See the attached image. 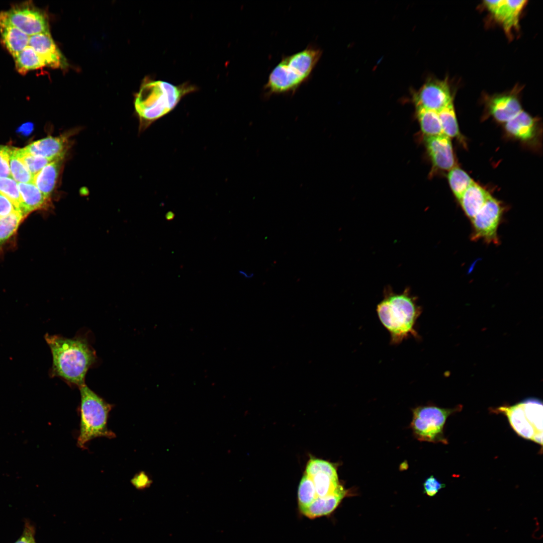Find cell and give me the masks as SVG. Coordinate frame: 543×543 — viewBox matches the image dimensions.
Masks as SVG:
<instances>
[{"mask_svg": "<svg viewBox=\"0 0 543 543\" xmlns=\"http://www.w3.org/2000/svg\"><path fill=\"white\" fill-rule=\"evenodd\" d=\"M45 339L52 355L51 377L61 378L69 386L84 385L86 373L97 358L88 338L80 334L67 338L47 334Z\"/></svg>", "mask_w": 543, "mask_h": 543, "instance_id": "obj_1", "label": "cell"}, {"mask_svg": "<svg viewBox=\"0 0 543 543\" xmlns=\"http://www.w3.org/2000/svg\"><path fill=\"white\" fill-rule=\"evenodd\" d=\"M383 300L377 306L378 317L390 335V342L398 344L410 337L418 338L416 324L422 313L417 298L406 288L400 294L390 287L384 291Z\"/></svg>", "mask_w": 543, "mask_h": 543, "instance_id": "obj_2", "label": "cell"}, {"mask_svg": "<svg viewBox=\"0 0 543 543\" xmlns=\"http://www.w3.org/2000/svg\"><path fill=\"white\" fill-rule=\"evenodd\" d=\"M197 87L184 83L174 85L162 80L148 79L142 84L135 100L141 121L148 125L171 112L186 95Z\"/></svg>", "mask_w": 543, "mask_h": 543, "instance_id": "obj_3", "label": "cell"}, {"mask_svg": "<svg viewBox=\"0 0 543 543\" xmlns=\"http://www.w3.org/2000/svg\"><path fill=\"white\" fill-rule=\"evenodd\" d=\"M321 54L320 49L309 46L284 57L269 74L265 89L269 94L294 92L309 78Z\"/></svg>", "mask_w": 543, "mask_h": 543, "instance_id": "obj_4", "label": "cell"}, {"mask_svg": "<svg viewBox=\"0 0 543 543\" xmlns=\"http://www.w3.org/2000/svg\"><path fill=\"white\" fill-rule=\"evenodd\" d=\"M80 394V424L77 445L85 449L86 443L98 437L112 438L115 434L108 425L112 405L89 389L85 384L79 388Z\"/></svg>", "mask_w": 543, "mask_h": 543, "instance_id": "obj_5", "label": "cell"}, {"mask_svg": "<svg viewBox=\"0 0 543 543\" xmlns=\"http://www.w3.org/2000/svg\"><path fill=\"white\" fill-rule=\"evenodd\" d=\"M542 404L536 398H529L512 406L496 410L505 415L514 430L522 437L542 444Z\"/></svg>", "mask_w": 543, "mask_h": 543, "instance_id": "obj_6", "label": "cell"}, {"mask_svg": "<svg viewBox=\"0 0 543 543\" xmlns=\"http://www.w3.org/2000/svg\"><path fill=\"white\" fill-rule=\"evenodd\" d=\"M462 406L443 408L436 406H420L412 410L410 427L415 437L420 441L446 443L443 428L447 417L462 409Z\"/></svg>", "mask_w": 543, "mask_h": 543, "instance_id": "obj_7", "label": "cell"}, {"mask_svg": "<svg viewBox=\"0 0 543 543\" xmlns=\"http://www.w3.org/2000/svg\"><path fill=\"white\" fill-rule=\"evenodd\" d=\"M0 21L16 27L29 36L49 32L48 22L44 14L28 3L0 13Z\"/></svg>", "mask_w": 543, "mask_h": 543, "instance_id": "obj_8", "label": "cell"}, {"mask_svg": "<svg viewBox=\"0 0 543 543\" xmlns=\"http://www.w3.org/2000/svg\"><path fill=\"white\" fill-rule=\"evenodd\" d=\"M503 209L500 202L490 195L483 207L471 219L472 239L487 243L498 244L497 230Z\"/></svg>", "mask_w": 543, "mask_h": 543, "instance_id": "obj_9", "label": "cell"}, {"mask_svg": "<svg viewBox=\"0 0 543 543\" xmlns=\"http://www.w3.org/2000/svg\"><path fill=\"white\" fill-rule=\"evenodd\" d=\"M416 108L438 112L452 102L449 85L446 80L427 81L413 96Z\"/></svg>", "mask_w": 543, "mask_h": 543, "instance_id": "obj_10", "label": "cell"}, {"mask_svg": "<svg viewBox=\"0 0 543 543\" xmlns=\"http://www.w3.org/2000/svg\"><path fill=\"white\" fill-rule=\"evenodd\" d=\"M526 3L524 0L485 1L484 5L510 34L513 29L518 28L519 16Z\"/></svg>", "mask_w": 543, "mask_h": 543, "instance_id": "obj_11", "label": "cell"}, {"mask_svg": "<svg viewBox=\"0 0 543 543\" xmlns=\"http://www.w3.org/2000/svg\"><path fill=\"white\" fill-rule=\"evenodd\" d=\"M29 45L33 48L45 66L65 68L68 63L49 33L30 36Z\"/></svg>", "mask_w": 543, "mask_h": 543, "instance_id": "obj_12", "label": "cell"}, {"mask_svg": "<svg viewBox=\"0 0 543 543\" xmlns=\"http://www.w3.org/2000/svg\"><path fill=\"white\" fill-rule=\"evenodd\" d=\"M427 150L433 164L439 169L450 170L455 159L450 138L442 134L426 137Z\"/></svg>", "mask_w": 543, "mask_h": 543, "instance_id": "obj_13", "label": "cell"}, {"mask_svg": "<svg viewBox=\"0 0 543 543\" xmlns=\"http://www.w3.org/2000/svg\"><path fill=\"white\" fill-rule=\"evenodd\" d=\"M68 142L65 136H48L31 143L23 149L33 155L55 160L64 157Z\"/></svg>", "mask_w": 543, "mask_h": 543, "instance_id": "obj_14", "label": "cell"}, {"mask_svg": "<svg viewBox=\"0 0 543 543\" xmlns=\"http://www.w3.org/2000/svg\"><path fill=\"white\" fill-rule=\"evenodd\" d=\"M347 492L340 485L333 493L324 497H317L307 507L300 509V511L310 519L328 515L338 506L346 495Z\"/></svg>", "mask_w": 543, "mask_h": 543, "instance_id": "obj_15", "label": "cell"}, {"mask_svg": "<svg viewBox=\"0 0 543 543\" xmlns=\"http://www.w3.org/2000/svg\"><path fill=\"white\" fill-rule=\"evenodd\" d=\"M22 202V213L27 217L34 211L46 210L51 205L50 198L45 196L33 183H18Z\"/></svg>", "mask_w": 543, "mask_h": 543, "instance_id": "obj_16", "label": "cell"}, {"mask_svg": "<svg viewBox=\"0 0 543 543\" xmlns=\"http://www.w3.org/2000/svg\"><path fill=\"white\" fill-rule=\"evenodd\" d=\"M491 115L499 122L506 123L522 110L516 97L511 95L493 98L489 104Z\"/></svg>", "mask_w": 543, "mask_h": 543, "instance_id": "obj_17", "label": "cell"}, {"mask_svg": "<svg viewBox=\"0 0 543 543\" xmlns=\"http://www.w3.org/2000/svg\"><path fill=\"white\" fill-rule=\"evenodd\" d=\"M64 157L48 163L33 177V183L48 198H50L56 187Z\"/></svg>", "mask_w": 543, "mask_h": 543, "instance_id": "obj_18", "label": "cell"}, {"mask_svg": "<svg viewBox=\"0 0 543 543\" xmlns=\"http://www.w3.org/2000/svg\"><path fill=\"white\" fill-rule=\"evenodd\" d=\"M490 195L485 189L474 182L459 201L464 212L471 220L483 207Z\"/></svg>", "mask_w": 543, "mask_h": 543, "instance_id": "obj_19", "label": "cell"}, {"mask_svg": "<svg viewBox=\"0 0 543 543\" xmlns=\"http://www.w3.org/2000/svg\"><path fill=\"white\" fill-rule=\"evenodd\" d=\"M0 33L5 46L14 58L29 45L30 36L9 24L0 21Z\"/></svg>", "mask_w": 543, "mask_h": 543, "instance_id": "obj_20", "label": "cell"}, {"mask_svg": "<svg viewBox=\"0 0 543 543\" xmlns=\"http://www.w3.org/2000/svg\"><path fill=\"white\" fill-rule=\"evenodd\" d=\"M505 129L512 136L523 141H527L534 136L535 125L533 119L521 110L506 123Z\"/></svg>", "mask_w": 543, "mask_h": 543, "instance_id": "obj_21", "label": "cell"}, {"mask_svg": "<svg viewBox=\"0 0 543 543\" xmlns=\"http://www.w3.org/2000/svg\"><path fill=\"white\" fill-rule=\"evenodd\" d=\"M416 108L421 129L426 137L444 134L438 112L422 108Z\"/></svg>", "mask_w": 543, "mask_h": 543, "instance_id": "obj_22", "label": "cell"}, {"mask_svg": "<svg viewBox=\"0 0 543 543\" xmlns=\"http://www.w3.org/2000/svg\"><path fill=\"white\" fill-rule=\"evenodd\" d=\"M14 59L16 69L22 74H25L30 70L45 66L37 53L29 45L20 52Z\"/></svg>", "mask_w": 543, "mask_h": 543, "instance_id": "obj_23", "label": "cell"}, {"mask_svg": "<svg viewBox=\"0 0 543 543\" xmlns=\"http://www.w3.org/2000/svg\"><path fill=\"white\" fill-rule=\"evenodd\" d=\"M26 217L20 211L0 218V255L6 243L16 233L21 223Z\"/></svg>", "mask_w": 543, "mask_h": 543, "instance_id": "obj_24", "label": "cell"}, {"mask_svg": "<svg viewBox=\"0 0 543 543\" xmlns=\"http://www.w3.org/2000/svg\"><path fill=\"white\" fill-rule=\"evenodd\" d=\"M310 477L314 483L317 497H324L333 493L340 485L338 476L318 473Z\"/></svg>", "mask_w": 543, "mask_h": 543, "instance_id": "obj_25", "label": "cell"}, {"mask_svg": "<svg viewBox=\"0 0 543 543\" xmlns=\"http://www.w3.org/2000/svg\"><path fill=\"white\" fill-rule=\"evenodd\" d=\"M447 178L451 189L458 200L474 182L465 171L458 167L451 169Z\"/></svg>", "mask_w": 543, "mask_h": 543, "instance_id": "obj_26", "label": "cell"}, {"mask_svg": "<svg viewBox=\"0 0 543 543\" xmlns=\"http://www.w3.org/2000/svg\"><path fill=\"white\" fill-rule=\"evenodd\" d=\"M9 163L11 174L15 180L21 183H33L34 176L19 157L16 148L11 147Z\"/></svg>", "mask_w": 543, "mask_h": 543, "instance_id": "obj_27", "label": "cell"}, {"mask_svg": "<svg viewBox=\"0 0 543 543\" xmlns=\"http://www.w3.org/2000/svg\"><path fill=\"white\" fill-rule=\"evenodd\" d=\"M443 134L448 137L459 135V129L453 102L438 112Z\"/></svg>", "mask_w": 543, "mask_h": 543, "instance_id": "obj_28", "label": "cell"}, {"mask_svg": "<svg viewBox=\"0 0 543 543\" xmlns=\"http://www.w3.org/2000/svg\"><path fill=\"white\" fill-rule=\"evenodd\" d=\"M298 497L299 509L307 507L317 497L313 481L306 474L303 475L300 481Z\"/></svg>", "mask_w": 543, "mask_h": 543, "instance_id": "obj_29", "label": "cell"}, {"mask_svg": "<svg viewBox=\"0 0 543 543\" xmlns=\"http://www.w3.org/2000/svg\"><path fill=\"white\" fill-rule=\"evenodd\" d=\"M0 193L8 198L22 213V202L16 180L12 177H0Z\"/></svg>", "mask_w": 543, "mask_h": 543, "instance_id": "obj_30", "label": "cell"}, {"mask_svg": "<svg viewBox=\"0 0 543 543\" xmlns=\"http://www.w3.org/2000/svg\"><path fill=\"white\" fill-rule=\"evenodd\" d=\"M17 153L19 157L27 167L33 176L40 171L46 165L54 160L53 159L33 155L25 151L23 148H17Z\"/></svg>", "mask_w": 543, "mask_h": 543, "instance_id": "obj_31", "label": "cell"}, {"mask_svg": "<svg viewBox=\"0 0 543 543\" xmlns=\"http://www.w3.org/2000/svg\"><path fill=\"white\" fill-rule=\"evenodd\" d=\"M318 473L338 476L337 467L334 464L320 459L310 458L306 465L305 474L312 476Z\"/></svg>", "mask_w": 543, "mask_h": 543, "instance_id": "obj_32", "label": "cell"}, {"mask_svg": "<svg viewBox=\"0 0 543 543\" xmlns=\"http://www.w3.org/2000/svg\"><path fill=\"white\" fill-rule=\"evenodd\" d=\"M11 147L0 145V177H12L10 169V153Z\"/></svg>", "mask_w": 543, "mask_h": 543, "instance_id": "obj_33", "label": "cell"}, {"mask_svg": "<svg viewBox=\"0 0 543 543\" xmlns=\"http://www.w3.org/2000/svg\"><path fill=\"white\" fill-rule=\"evenodd\" d=\"M445 487L444 484L440 482L433 475L427 478L423 483L424 492L430 497L435 495L440 489Z\"/></svg>", "mask_w": 543, "mask_h": 543, "instance_id": "obj_34", "label": "cell"}, {"mask_svg": "<svg viewBox=\"0 0 543 543\" xmlns=\"http://www.w3.org/2000/svg\"><path fill=\"white\" fill-rule=\"evenodd\" d=\"M131 482L136 489L143 490L149 487L152 481L148 475L144 471H141L134 476Z\"/></svg>", "mask_w": 543, "mask_h": 543, "instance_id": "obj_35", "label": "cell"}, {"mask_svg": "<svg viewBox=\"0 0 543 543\" xmlns=\"http://www.w3.org/2000/svg\"><path fill=\"white\" fill-rule=\"evenodd\" d=\"M16 211H20L8 198L0 193V218Z\"/></svg>", "mask_w": 543, "mask_h": 543, "instance_id": "obj_36", "label": "cell"}, {"mask_svg": "<svg viewBox=\"0 0 543 543\" xmlns=\"http://www.w3.org/2000/svg\"><path fill=\"white\" fill-rule=\"evenodd\" d=\"M35 529L34 527L29 522L25 523L23 532L20 538L14 543H34Z\"/></svg>", "mask_w": 543, "mask_h": 543, "instance_id": "obj_37", "label": "cell"}, {"mask_svg": "<svg viewBox=\"0 0 543 543\" xmlns=\"http://www.w3.org/2000/svg\"><path fill=\"white\" fill-rule=\"evenodd\" d=\"M239 273L241 275H242V276H243L244 278H245L246 279L251 278L254 276L253 273H246V272H245L244 271L241 270L239 271Z\"/></svg>", "mask_w": 543, "mask_h": 543, "instance_id": "obj_38", "label": "cell"}, {"mask_svg": "<svg viewBox=\"0 0 543 543\" xmlns=\"http://www.w3.org/2000/svg\"><path fill=\"white\" fill-rule=\"evenodd\" d=\"M174 214L172 212H168L165 215V218L167 221H171L174 219Z\"/></svg>", "mask_w": 543, "mask_h": 543, "instance_id": "obj_39", "label": "cell"}, {"mask_svg": "<svg viewBox=\"0 0 543 543\" xmlns=\"http://www.w3.org/2000/svg\"><path fill=\"white\" fill-rule=\"evenodd\" d=\"M34 543H36V541H35Z\"/></svg>", "mask_w": 543, "mask_h": 543, "instance_id": "obj_40", "label": "cell"}]
</instances>
